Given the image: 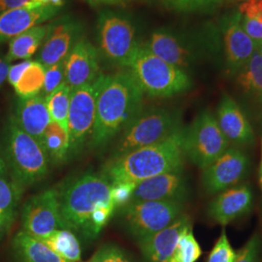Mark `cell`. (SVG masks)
I'll return each mask as SVG.
<instances>
[{"label": "cell", "instance_id": "1", "mask_svg": "<svg viewBox=\"0 0 262 262\" xmlns=\"http://www.w3.org/2000/svg\"><path fill=\"white\" fill-rule=\"evenodd\" d=\"M143 92L130 72L102 75L91 146L107 145L143 110Z\"/></svg>", "mask_w": 262, "mask_h": 262}, {"label": "cell", "instance_id": "2", "mask_svg": "<svg viewBox=\"0 0 262 262\" xmlns=\"http://www.w3.org/2000/svg\"><path fill=\"white\" fill-rule=\"evenodd\" d=\"M184 133L185 127L166 140L110 159L102 175L110 184H138L159 174L184 168Z\"/></svg>", "mask_w": 262, "mask_h": 262}, {"label": "cell", "instance_id": "3", "mask_svg": "<svg viewBox=\"0 0 262 262\" xmlns=\"http://www.w3.org/2000/svg\"><path fill=\"white\" fill-rule=\"evenodd\" d=\"M57 192L63 228L90 238L91 215L99 205L112 201L109 181L103 175L88 173Z\"/></svg>", "mask_w": 262, "mask_h": 262}, {"label": "cell", "instance_id": "4", "mask_svg": "<svg viewBox=\"0 0 262 262\" xmlns=\"http://www.w3.org/2000/svg\"><path fill=\"white\" fill-rule=\"evenodd\" d=\"M2 156L13 178L24 190L48 174L50 160L46 150L19 127L13 116L6 124Z\"/></svg>", "mask_w": 262, "mask_h": 262}, {"label": "cell", "instance_id": "5", "mask_svg": "<svg viewBox=\"0 0 262 262\" xmlns=\"http://www.w3.org/2000/svg\"><path fill=\"white\" fill-rule=\"evenodd\" d=\"M184 128L181 115L165 108L142 110L122 130L112 158L166 140Z\"/></svg>", "mask_w": 262, "mask_h": 262}, {"label": "cell", "instance_id": "6", "mask_svg": "<svg viewBox=\"0 0 262 262\" xmlns=\"http://www.w3.org/2000/svg\"><path fill=\"white\" fill-rule=\"evenodd\" d=\"M128 67L143 94L152 97H170L185 93L191 86V81L183 69L155 56L144 45H139Z\"/></svg>", "mask_w": 262, "mask_h": 262}, {"label": "cell", "instance_id": "7", "mask_svg": "<svg viewBox=\"0 0 262 262\" xmlns=\"http://www.w3.org/2000/svg\"><path fill=\"white\" fill-rule=\"evenodd\" d=\"M228 147L229 142L210 111L200 113L188 127H185V157L202 170L219 159Z\"/></svg>", "mask_w": 262, "mask_h": 262}, {"label": "cell", "instance_id": "8", "mask_svg": "<svg viewBox=\"0 0 262 262\" xmlns=\"http://www.w3.org/2000/svg\"><path fill=\"white\" fill-rule=\"evenodd\" d=\"M184 204L178 201L130 202L122 210L126 229L137 242L172 225L183 214Z\"/></svg>", "mask_w": 262, "mask_h": 262}, {"label": "cell", "instance_id": "9", "mask_svg": "<svg viewBox=\"0 0 262 262\" xmlns=\"http://www.w3.org/2000/svg\"><path fill=\"white\" fill-rule=\"evenodd\" d=\"M102 75L91 84L71 90L68 113L69 158L80 154L85 143L89 139L91 140L95 122L96 99Z\"/></svg>", "mask_w": 262, "mask_h": 262}, {"label": "cell", "instance_id": "10", "mask_svg": "<svg viewBox=\"0 0 262 262\" xmlns=\"http://www.w3.org/2000/svg\"><path fill=\"white\" fill-rule=\"evenodd\" d=\"M98 40L104 56L114 63L126 67L139 47L130 21L112 12H104L99 17Z\"/></svg>", "mask_w": 262, "mask_h": 262}, {"label": "cell", "instance_id": "11", "mask_svg": "<svg viewBox=\"0 0 262 262\" xmlns=\"http://www.w3.org/2000/svg\"><path fill=\"white\" fill-rule=\"evenodd\" d=\"M21 224L23 230L35 238L63 228L57 189L50 188L31 197L21 210Z\"/></svg>", "mask_w": 262, "mask_h": 262}, {"label": "cell", "instance_id": "12", "mask_svg": "<svg viewBox=\"0 0 262 262\" xmlns=\"http://www.w3.org/2000/svg\"><path fill=\"white\" fill-rule=\"evenodd\" d=\"M249 159L243 151L228 148L208 167L203 169L202 183L208 193L225 191L241 182L247 175Z\"/></svg>", "mask_w": 262, "mask_h": 262}, {"label": "cell", "instance_id": "13", "mask_svg": "<svg viewBox=\"0 0 262 262\" xmlns=\"http://www.w3.org/2000/svg\"><path fill=\"white\" fill-rule=\"evenodd\" d=\"M187 192V180L184 176L183 169H180L139 182L135 187L130 202L178 201L184 203Z\"/></svg>", "mask_w": 262, "mask_h": 262}, {"label": "cell", "instance_id": "14", "mask_svg": "<svg viewBox=\"0 0 262 262\" xmlns=\"http://www.w3.org/2000/svg\"><path fill=\"white\" fill-rule=\"evenodd\" d=\"M101 75L96 48L85 39L78 40L66 56V84L75 89L93 83Z\"/></svg>", "mask_w": 262, "mask_h": 262}, {"label": "cell", "instance_id": "15", "mask_svg": "<svg viewBox=\"0 0 262 262\" xmlns=\"http://www.w3.org/2000/svg\"><path fill=\"white\" fill-rule=\"evenodd\" d=\"M60 8L55 6L26 5L0 14V43L12 40L29 28L52 19Z\"/></svg>", "mask_w": 262, "mask_h": 262}, {"label": "cell", "instance_id": "16", "mask_svg": "<svg viewBox=\"0 0 262 262\" xmlns=\"http://www.w3.org/2000/svg\"><path fill=\"white\" fill-rule=\"evenodd\" d=\"M253 204L252 188L244 185L222 191L208 207V215L220 225H228L251 212Z\"/></svg>", "mask_w": 262, "mask_h": 262}, {"label": "cell", "instance_id": "17", "mask_svg": "<svg viewBox=\"0 0 262 262\" xmlns=\"http://www.w3.org/2000/svg\"><path fill=\"white\" fill-rule=\"evenodd\" d=\"M215 119L229 143L237 146H249L253 144L254 141L253 128L242 109L229 95H223Z\"/></svg>", "mask_w": 262, "mask_h": 262}, {"label": "cell", "instance_id": "18", "mask_svg": "<svg viewBox=\"0 0 262 262\" xmlns=\"http://www.w3.org/2000/svg\"><path fill=\"white\" fill-rule=\"evenodd\" d=\"M191 223L188 215L182 214L168 227L138 243L146 262H170L184 228Z\"/></svg>", "mask_w": 262, "mask_h": 262}, {"label": "cell", "instance_id": "19", "mask_svg": "<svg viewBox=\"0 0 262 262\" xmlns=\"http://www.w3.org/2000/svg\"><path fill=\"white\" fill-rule=\"evenodd\" d=\"M225 56L228 68L231 72H240L255 51V43L245 32L240 14H236L225 25L224 32Z\"/></svg>", "mask_w": 262, "mask_h": 262}, {"label": "cell", "instance_id": "20", "mask_svg": "<svg viewBox=\"0 0 262 262\" xmlns=\"http://www.w3.org/2000/svg\"><path fill=\"white\" fill-rule=\"evenodd\" d=\"M13 117L19 127L43 147L44 133L51 122L46 97L38 94L29 98H19Z\"/></svg>", "mask_w": 262, "mask_h": 262}, {"label": "cell", "instance_id": "21", "mask_svg": "<svg viewBox=\"0 0 262 262\" xmlns=\"http://www.w3.org/2000/svg\"><path fill=\"white\" fill-rule=\"evenodd\" d=\"M79 32L80 28L74 21L64 20L55 24L38 55L37 61L48 67L64 60L75 45Z\"/></svg>", "mask_w": 262, "mask_h": 262}, {"label": "cell", "instance_id": "22", "mask_svg": "<svg viewBox=\"0 0 262 262\" xmlns=\"http://www.w3.org/2000/svg\"><path fill=\"white\" fill-rule=\"evenodd\" d=\"M23 192L0 152V224L6 232L15 221Z\"/></svg>", "mask_w": 262, "mask_h": 262}, {"label": "cell", "instance_id": "23", "mask_svg": "<svg viewBox=\"0 0 262 262\" xmlns=\"http://www.w3.org/2000/svg\"><path fill=\"white\" fill-rule=\"evenodd\" d=\"M144 47L169 64L181 69L188 66L190 61V52L179 41L178 38L165 31L151 33Z\"/></svg>", "mask_w": 262, "mask_h": 262}, {"label": "cell", "instance_id": "24", "mask_svg": "<svg viewBox=\"0 0 262 262\" xmlns=\"http://www.w3.org/2000/svg\"><path fill=\"white\" fill-rule=\"evenodd\" d=\"M12 247L19 262H69L53 252L46 244L24 230L14 236Z\"/></svg>", "mask_w": 262, "mask_h": 262}, {"label": "cell", "instance_id": "25", "mask_svg": "<svg viewBox=\"0 0 262 262\" xmlns=\"http://www.w3.org/2000/svg\"><path fill=\"white\" fill-rule=\"evenodd\" d=\"M55 24L41 25L29 28L10 41L9 49L5 59L11 62L17 59L27 60L33 56L42 42L48 37Z\"/></svg>", "mask_w": 262, "mask_h": 262}, {"label": "cell", "instance_id": "26", "mask_svg": "<svg viewBox=\"0 0 262 262\" xmlns=\"http://www.w3.org/2000/svg\"><path fill=\"white\" fill-rule=\"evenodd\" d=\"M37 239L67 261H81V246L72 231L64 228L56 229L47 236Z\"/></svg>", "mask_w": 262, "mask_h": 262}, {"label": "cell", "instance_id": "27", "mask_svg": "<svg viewBox=\"0 0 262 262\" xmlns=\"http://www.w3.org/2000/svg\"><path fill=\"white\" fill-rule=\"evenodd\" d=\"M43 148L47 152L50 162L60 164L69 158L68 132L56 122L51 121L44 133Z\"/></svg>", "mask_w": 262, "mask_h": 262}, {"label": "cell", "instance_id": "28", "mask_svg": "<svg viewBox=\"0 0 262 262\" xmlns=\"http://www.w3.org/2000/svg\"><path fill=\"white\" fill-rule=\"evenodd\" d=\"M238 73V83L244 92L262 105L261 53L255 49L249 62Z\"/></svg>", "mask_w": 262, "mask_h": 262}, {"label": "cell", "instance_id": "29", "mask_svg": "<svg viewBox=\"0 0 262 262\" xmlns=\"http://www.w3.org/2000/svg\"><path fill=\"white\" fill-rule=\"evenodd\" d=\"M45 71V66L39 61H30L18 83L14 85L19 98H29L40 94L44 84Z\"/></svg>", "mask_w": 262, "mask_h": 262}, {"label": "cell", "instance_id": "30", "mask_svg": "<svg viewBox=\"0 0 262 262\" xmlns=\"http://www.w3.org/2000/svg\"><path fill=\"white\" fill-rule=\"evenodd\" d=\"M71 90L72 89L64 82L52 94L46 96V104L51 121L59 123L67 132Z\"/></svg>", "mask_w": 262, "mask_h": 262}, {"label": "cell", "instance_id": "31", "mask_svg": "<svg viewBox=\"0 0 262 262\" xmlns=\"http://www.w3.org/2000/svg\"><path fill=\"white\" fill-rule=\"evenodd\" d=\"M201 254V248L193 235L190 223L180 235L170 262H196Z\"/></svg>", "mask_w": 262, "mask_h": 262}, {"label": "cell", "instance_id": "32", "mask_svg": "<svg viewBox=\"0 0 262 262\" xmlns=\"http://www.w3.org/2000/svg\"><path fill=\"white\" fill-rule=\"evenodd\" d=\"M169 9L178 12H197L215 7L225 0H158Z\"/></svg>", "mask_w": 262, "mask_h": 262}, {"label": "cell", "instance_id": "33", "mask_svg": "<svg viewBox=\"0 0 262 262\" xmlns=\"http://www.w3.org/2000/svg\"><path fill=\"white\" fill-rule=\"evenodd\" d=\"M45 68L46 71L42 89V95L46 97L60 84L66 82V59Z\"/></svg>", "mask_w": 262, "mask_h": 262}, {"label": "cell", "instance_id": "34", "mask_svg": "<svg viewBox=\"0 0 262 262\" xmlns=\"http://www.w3.org/2000/svg\"><path fill=\"white\" fill-rule=\"evenodd\" d=\"M116 208L112 201L108 203H103L97 207L91 215L90 221V238H95L103 229L111 219Z\"/></svg>", "mask_w": 262, "mask_h": 262}, {"label": "cell", "instance_id": "35", "mask_svg": "<svg viewBox=\"0 0 262 262\" xmlns=\"http://www.w3.org/2000/svg\"><path fill=\"white\" fill-rule=\"evenodd\" d=\"M236 253L228 241L225 230L216 241L214 248L208 256L207 262H234Z\"/></svg>", "mask_w": 262, "mask_h": 262}, {"label": "cell", "instance_id": "36", "mask_svg": "<svg viewBox=\"0 0 262 262\" xmlns=\"http://www.w3.org/2000/svg\"><path fill=\"white\" fill-rule=\"evenodd\" d=\"M261 252V236L255 233L238 253H236L234 262H259Z\"/></svg>", "mask_w": 262, "mask_h": 262}, {"label": "cell", "instance_id": "37", "mask_svg": "<svg viewBox=\"0 0 262 262\" xmlns=\"http://www.w3.org/2000/svg\"><path fill=\"white\" fill-rule=\"evenodd\" d=\"M137 183L122 182L111 184V200L116 209L126 206L131 201Z\"/></svg>", "mask_w": 262, "mask_h": 262}, {"label": "cell", "instance_id": "38", "mask_svg": "<svg viewBox=\"0 0 262 262\" xmlns=\"http://www.w3.org/2000/svg\"><path fill=\"white\" fill-rule=\"evenodd\" d=\"M91 260L93 262H131L120 248L112 244L102 246Z\"/></svg>", "mask_w": 262, "mask_h": 262}, {"label": "cell", "instance_id": "39", "mask_svg": "<svg viewBox=\"0 0 262 262\" xmlns=\"http://www.w3.org/2000/svg\"><path fill=\"white\" fill-rule=\"evenodd\" d=\"M240 23L245 32L251 37L255 44L262 42V20L242 17L240 15Z\"/></svg>", "mask_w": 262, "mask_h": 262}, {"label": "cell", "instance_id": "40", "mask_svg": "<svg viewBox=\"0 0 262 262\" xmlns=\"http://www.w3.org/2000/svg\"><path fill=\"white\" fill-rule=\"evenodd\" d=\"M239 14L242 17L262 20V0H244L239 7Z\"/></svg>", "mask_w": 262, "mask_h": 262}, {"label": "cell", "instance_id": "41", "mask_svg": "<svg viewBox=\"0 0 262 262\" xmlns=\"http://www.w3.org/2000/svg\"><path fill=\"white\" fill-rule=\"evenodd\" d=\"M29 63H30V60H25V61L19 62L18 64H15V66L10 67L7 79L9 81L10 84H12L13 86L18 83L20 76L23 75L25 70L28 68Z\"/></svg>", "mask_w": 262, "mask_h": 262}, {"label": "cell", "instance_id": "42", "mask_svg": "<svg viewBox=\"0 0 262 262\" xmlns=\"http://www.w3.org/2000/svg\"><path fill=\"white\" fill-rule=\"evenodd\" d=\"M29 0H0V14L9 10L19 8L26 5Z\"/></svg>", "mask_w": 262, "mask_h": 262}, {"label": "cell", "instance_id": "43", "mask_svg": "<svg viewBox=\"0 0 262 262\" xmlns=\"http://www.w3.org/2000/svg\"><path fill=\"white\" fill-rule=\"evenodd\" d=\"M92 6H100V5H125L130 0H83Z\"/></svg>", "mask_w": 262, "mask_h": 262}, {"label": "cell", "instance_id": "44", "mask_svg": "<svg viewBox=\"0 0 262 262\" xmlns=\"http://www.w3.org/2000/svg\"><path fill=\"white\" fill-rule=\"evenodd\" d=\"M28 3L35 6H55L61 8L64 4V0H29Z\"/></svg>", "mask_w": 262, "mask_h": 262}, {"label": "cell", "instance_id": "45", "mask_svg": "<svg viewBox=\"0 0 262 262\" xmlns=\"http://www.w3.org/2000/svg\"><path fill=\"white\" fill-rule=\"evenodd\" d=\"M9 63L5 57L0 58V85L3 84V82L7 79L8 72H9Z\"/></svg>", "mask_w": 262, "mask_h": 262}, {"label": "cell", "instance_id": "46", "mask_svg": "<svg viewBox=\"0 0 262 262\" xmlns=\"http://www.w3.org/2000/svg\"><path fill=\"white\" fill-rule=\"evenodd\" d=\"M259 183H260V187L262 189V159L261 164H260V168H259Z\"/></svg>", "mask_w": 262, "mask_h": 262}, {"label": "cell", "instance_id": "47", "mask_svg": "<svg viewBox=\"0 0 262 262\" xmlns=\"http://www.w3.org/2000/svg\"><path fill=\"white\" fill-rule=\"evenodd\" d=\"M255 48H256V50H257V51H259V52L262 54V42L255 44Z\"/></svg>", "mask_w": 262, "mask_h": 262}]
</instances>
